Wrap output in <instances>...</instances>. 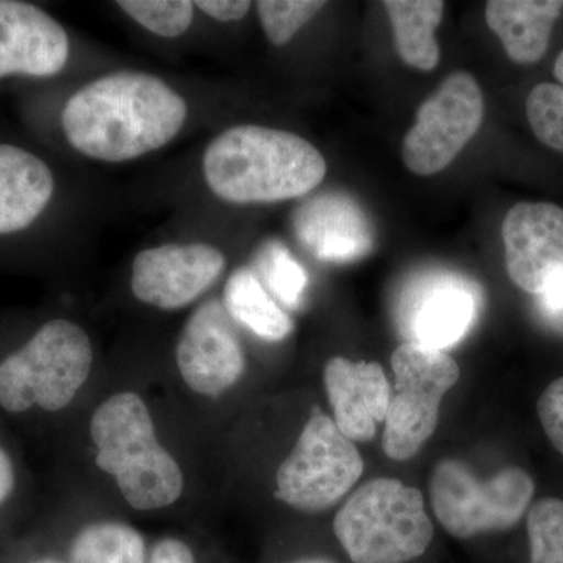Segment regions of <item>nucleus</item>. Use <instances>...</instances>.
<instances>
[{"label": "nucleus", "instance_id": "3", "mask_svg": "<svg viewBox=\"0 0 563 563\" xmlns=\"http://www.w3.org/2000/svg\"><path fill=\"white\" fill-rule=\"evenodd\" d=\"M96 465L117 481L136 510L172 506L184 492L179 463L158 443L146 402L136 393H117L92 413Z\"/></svg>", "mask_w": 563, "mask_h": 563}, {"label": "nucleus", "instance_id": "17", "mask_svg": "<svg viewBox=\"0 0 563 563\" xmlns=\"http://www.w3.org/2000/svg\"><path fill=\"white\" fill-rule=\"evenodd\" d=\"M55 180L32 152L0 144V235L24 231L51 202Z\"/></svg>", "mask_w": 563, "mask_h": 563}, {"label": "nucleus", "instance_id": "32", "mask_svg": "<svg viewBox=\"0 0 563 563\" xmlns=\"http://www.w3.org/2000/svg\"><path fill=\"white\" fill-rule=\"evenodd\" d=\"M554 76L555 79L562 81L563 84V51L562 54L559 55L558 60L554 63Z\"/></svg>", "mask_w": 563, "mask_h": 563}, {"label": "nucleus", "instance_id": "11", "mask_svg": "<svg viewBox=\"0 0 563 563\" xmlns=\"http://www.w3.org/2000/svg\"><path fill=\"white\" fill-rule=\"evenodd\" d=\"M176 362L184 383L202 396L231 390L244 373V354L222 302H203L181 329Z\"/></svg>", "mask_w": 563, "mask_h": 563}, {"label": "nucleus", "instance_id": "33", "mask_svg": "<svg viewBox=\"0 0 563 563\" xmlns=\"http://www.w3.org/2000/svg\"><path fill=\"white\" fill-rule=\"evenodd\" d=\"M292 563H335L332 561H329V559H306V561H298Z\"/></svg>", "mask_w": 563, "mask_h": 563}, {"label": "nucleus", "instance_id": "31", "mask_svg": "<svg viewBox=\"0 0 563 563\" xmlns=\"http://www.w3.org/2000/svg\"><path fill=\"white\" fill-rule=\"evenodd\" d=\"M14 488V470L9 455L0 448V504L10 498Z\"/></svg>", "mask_w": 563, "mask_h": 563}, {"label": "nucleus", "instance_id": "2", "mask_svg": "<svg viewBox=\"0 0 563 563\" xmlns=\"http://www.w3.org/2000/svg\"><path fill=\"white\" fill-rule=\"evenodd\" d=\"M202 172L222 201L269 203L309 195L324 180L328 163L296 133L244 124L210 141Z\"/></svg>", "mask_w": 563, "mask_h": 563}, {"label": "nucleus", "instance_id": "15", "mask_svg": "<svg viewBox=\"0 0 563 563\" xmlns=\"http://www.w3.org/2000/svg\"><path fill=\"white\" fill-rule=\"evenodd\" d=\"M296 239L324 262H352L374 246V228L365 211L342 192H320L307 199L292 218Z\"/></svg>", "mask_w": 563, "mask_h": 563}, {"label": "nucleus", "instance_id": "24", "mask_svg": "<svg viewBox=\"0 0 563 563\" xmlns=\"http://www.w3.org/2000/svg\"><path fill=\"white\" fill-rule=\"evenodd\" d=\"M531 563H563V501L543 498L528 514Z\"/></svg>", "mask_w": 563, "mask_h": 563}, {"label": "nucleus", "instance_id": "23", "mask_svg": "<svg viewBox=\"0 0 563 563\" xmlns=\"http://www.w3.org/2000/svg\"><path fill=\"white\" fill-rule=\"evenodd\" d=\"M117 5L141 27L162 38L184 35L190 29L196 9L188 0H121Z\"/></svg>", "mask_w": 563, "mask_h": 563}, {"label": "nucleus", "instance_id": "18", "mask_svg": "<svg viewBox=\"0 0 563 563\" xmlns=\"http://www.w3.org/2000/svg\"><path fill=\"white\" fill-rule=\"evenodd\" d=\"M562 10V0H490L485 18L510 60L532 65L548 51Z\"/></svg>", "mask_w": 563, "mask_h": 563}, {"label": "nucleus", "instance_id": "21", "mask_svg": "<svg viewBox=\"0 0 563 563\" xmlns=\"http://www.w3.org/2000/svg\"><path fill=\"white\" fill-rule=\"evenodd\" d=\"M70 563H146V547L131 526L95 523L74 540Z\"/></svg>", "mask_w": 563, "mask_h": 563}, {"label": "nucleus", "instance_id": "29", "mask_svg": "<svg viewBox=\"0 0 563 563\" xmlns=\"http://www.w3.org/2000/svg\"><path fill=\"white\" fill-rule=\"evenodd\" d=\"M150 563H196L188 544L176 539H165L155 544Z\"/></svg>", "mask_w": 563, "mask_h": 563}, {"label": "nucleus", "instance_id": "13", "mask_svg": "<svg viewBox=\"0 0 563 563\" xmlns=\"http://www.w3.org/2000/svg\"><path fill=\"white\" fill-rule=\"evenodd\" d=\"M506 268L510 280L542 295L563 268V209L550 202H520L503 221Z\"/></svg>", "mask_w": 563, "mask_h": 563}, {"label": "nucleus", "instance_id": "30", "mask_svg": "<svg viewBox=\"0 0 563 563\" xmlns=\"http://www.w3.org/2000/svg\"><path fill=\"white\" fill-rule=\"evenodd\" d=\"M542 306L550 314H563V268L542 291Z\"/></svg>", "mask_w": 563, "mask_h": 563}, {"label": "nucleus", "instance_id": "6", "mask_svg": "<svg viewBox=\"0 0 563 563\" xmlns=\"http://www.w3.org/2000/svg\"><path fill=\"white\" fill-rule=\"evenodd\" d=\"M533 492L532 477L517 466L483 481L455 459L440 462L429 484L437 520L444 531L461 540L509 531L529 509Z\"/></svg>", "mask_w": 563, "mask_h": 563}, {"label": "nucleus", "instance_id": "34", "mask_svg": "<svg viewBox=\"0 0 563 563\" xmlns=\"http://www.w3.org/2000/svg\"><path fill=\"white\" fill-rule=\"evenodd\" d=\"M36 563H60V562H57V561H40V562H36Z\"/></svg>", "mask_w": 563, "mask_h": 563}, {"label": "nucleus", "instance_id": "4", "mask_svg": "<svg viewBox=\"0 0 563 563\" xmlns=\"http://www.w3.org/2000/svg\"><path fill=\"white\" fill-rule=\"evenodd\" d=\"M333 531L354 563L415 561L433 539L421 492L388 477L352 493L336 514Z\"/></svg>", "mask_w": 563, "mask_h": 563}, {"label": "nucleus", "instance_id": "12", "mask_svg": "<svg viewBox=\"0 0 563 563\" xmlns=\"http://www.w3.org/2000/svg\"><path fill=\"white\" fill-rule=\"evenodd\" d=\"M479 292L455 274H432L404 295L399 325L406 343L444 351L461 342L479 309Z\"/></svg>", "mask_w": 563, "mask_h": 563}, {"label": "nucleus", "instance_id": "14", "mask_svg": "<svg viewBox=\"0 0 563 563\" xmlns=\"http://www.w3.org/2000/svg\"><path fill=\"white\" fill-rule=\"evenodd\" d=\"M69 36L57 20L32 3L0 0V77H51L65 68Z\"/></svg>", "mask_w": 563, "mask_h": 563}, {"label": "nucleus", "instance_id": "10", "mask_svg": "<svg viewBox=\"0 0 563 563\" xmlns=\"http://www.w3.org/2000/svg\"><path fill=\"white\" fill-rule=\"evenodd\" d=\"M225 265V255L207 243L150 247L133 258L132 292L155 309L180 310L209 291Z\"/></svg>", "mask_w": 563, "mask_h": 563}, {"label": "nucleus", "instance_id": "16", "mask_svg": "<svg viewBox=\"0 0 563 563\" xmlns=\"http://www.w3.org/2000/svg\"><path fill=\"white\" fill-rule=\"evenodd\" d=\"M324 387L336 428L351 442H369L390 407L391 387L383 366L333 357L324 368Z\"/></svg>", "mask_w": 563, "mask_h": 563}, {"label": "nucleus", "instance_id": "26", "mask_svg": "<svg viewBox=\"0 0 563 563\" xmlns=\"http://www.w3.org/2000/svg\"><path fill=\"white\" fill-rule=\"evenodd\" d=\"M526 114L537 139L563 152V87L540 84L529 92Z\"/></svg>", "mask_w": 563, "mask_h": 563}, {"label": "nucleus", "instance_id": "25", "mask_svg": "<svg viewBox=\"0 0 563 563\" xmlns=\"http://www.w3.org/2000/svg\"><path fill=\"white\" fill-rule=\"evenodd\" d=\"M263 31L276 46L290 43L325 2L318 0H261L255 3Z\"/></svg>", "mask_w": 563, "mask_h": 563}, {"label": "nucleus", "instance_id": "9", "mask_svg": "<svg viewBox=\"0 0 563 563\" xmlns=\"http://www.w3.org/2000/svg\"><path fill=\"white\" fill-rule=\"evenodd\" d=\"M484 95L472 74L457 70L440 85L417 113L402 143V161L418 176H432L446 166L483 124Z\"/></svg>", "mask_w": 563, "mask_h": 563}, {"label": "nucleus", "instance_id": "1", "mask_svg": "<svg viewBox=\"0 0 563 563\" xmlns=\"http://www.w3.org/2000/svg\"><path fill=\"white\" fill-rule=\"evenodd\" d=\"M187 117V102L165 80L118 70L74 92L62 125L70 146L85 157L122 163L165 147Z\"/></svg>", "mask_w": 563, "mask_h": 563}, {"label": "nucleus", "instance_id": "20", "mask_svg": "<svg viewBox=\"0 0 563 563\" xmlns=\"http://www.w3.org/2000/svg\"><path fill=\"white\" fill-rule=\"evenodd\" d=\"M222 306L232 321L240 322L266 342H282L292 331L290 317L251 269H236L229 277Z\"/></svg>", "mask_w": 563, "mask_h": 563}, {"label": "nucleus", "instance_id": "7", "mask_svg": "<svg viewBox=\"0 0 563 563\" xmlns=\"http://www.w3.org/2000/svg\"><path fill=\"white\" fill-rule=\"evenodd\" d=\"M395 393L385 418L384 453L409 461L435 432L444 395L457 384L461 368L444 351L402 343L391 355Z\"/></svg>", "mask_w": 563, "mask_h": 563}, {"label": "nucleus", "instance_id": "5", "mask_svg": "<svg viewBox=\"0 0 563 563\" xmlns=\"http://www.w3.org/2000/svg\"><path fill=\"white\" fill-rule=\"evenodd\" d=\"M92 366L88 333L69 320L41 325L21 350L0 363V406L11 413L38 406L65 409L76 398Z\"/></svg>", "mask_w": 563, "mask_h": 563}, {"label": "nucleus", "instance_id": "28", "mask_svg": "<svg viewBox=\"0 0 563 563\" xmlns=\"http://www.w3.org/2000/svg\"><path fill=\"white\" fill-rule=\"evenodd\" d=\"M196 9L206 13L211 20L220 22H235L243 20L251 10L247 0H198Z\"/></svg>", "mask_w": 563, "mask_h": 563}, {"label": "nucleus", "instance_id": "22", "mask_svg": "<svg viewBox=\"0 0 563 563\" xmlns=\"http://www.w3.org/2000/svg\"><path fill=\"white\" fill-rule=\"evenodd\" d=\"M257 268L265 284L263 287L276 296L277 301L290 309L301 303L309 277L284 244L266 243L258 252Z\"/></svg>", "mask_w": 563, "mask_h": 563}, {"label": "nucleus", "instance_id": "8", "mask_svg": "<svg viewBox=\"0 0 563 563\" xmlns=\"http://www.w3.org/2000/svg\"><path fill=\"white\" fill-rule=\"evenodd\" d=\"M365 463L328 415L314 410L276 473V498L301 512L331 509L357 484Z\"/></svg>", "mask_w": 563, "mask_h": 563}, {"label": "nucleus", "instance_id": "19", "mask_svg": "<svg viewBox=\"0 0 563 563\" xmlns=\"http://www.w3.org/2000/svg\"><path fill=\"white\" fill-rule=\"evenodd\" d=\"M395 33L396 51L404 63L432 70L440 63L435 29L442 22L444 2L439 0H388L384 2Z\"/></svg>", "mask_w": 563, "mask_h": 563}, {"label": "nucleus", "instance_id": "27", "mask_svg": "<svg viewBox=\"0 0 563 563\" xmlns=\"http://www.w3.org/2000/svg\"><path fill=\"white\" fill-rule=\"evenodd\" d=\"M537 413L548 439L563 455V377L548 385L537 402Z\"/></svg>", "mask_w": 563, "mask_h": 563}]
</instances>
